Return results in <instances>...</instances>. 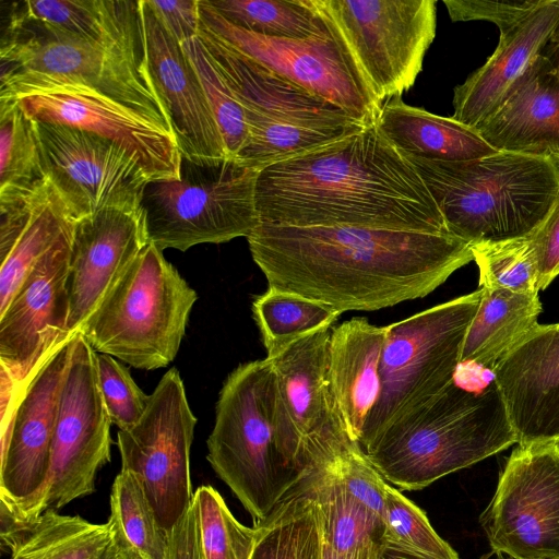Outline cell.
Wrapping results in <instances>:
<instances>
[{"mask_svg":"<svg viewBox=\"0 0 559 559\" xmlns=\"http://www.w3.org/2000/svg\"><path fill=\"white\" fill-rule=\"evenodd\" d=\"M247 241L269 287L340 313L423 298L474 260L472 246L448 233L260 222Z\"/></svg>","mask_w":559,"mask_h":559,"instance_id":"6da1fadb","label":"cell"},{"mask_svg":"<svg viewBox=\"0 0 559 559\" xmlns=\"http://www.w3.org/2000/svg\"><path fill=\"white\" fill-rule=\"evenodd\" d=\"M255 205L260 222L275 225L450 234L414 165L376 122L261 169Z\"/></svg>","mask_w":559,"mask_h":559,"instance_id":"7a4b0ae2","label":"cell"},{"mask_svg":"<svg viewBox=\"0 0 559 559\" xmlns=\"http://www.w3.org/2000/svg\"><path fill=\"white\" fill-rule=\"evenodd\" d=\"M0 58V102L49 85L83 84L173 132L146 67L140 13L136 21L105 38L86 39L29 20L10 5Z\"/></svg>","mask_w":559,"mask_h":559,"instance_id":"3957f363","label":"cell"},{"mask_svg":"<svg viewBox=\"0 0 559 559\" xmlns=\"http://www.w3.org/2000/svg\"><path fill=\"white\" fill-rule=\"evenodd\" d=\"M518 443L495 381L477 392L453 380L364 451L385 480L423 489Z\"/></svg>","mask_w":559,"mask_h":559,"instance_id":"277c9868","label":"cell"},{"mask_svg":"<svg viewBox=\"0 0 559 559\" xmlns=\"http://www.w3.org/2000/svg\"><path fill=\"white\" fill-rule=\"evenodd\" d=\"M406 157L448 231L471 246L533 234L559 197V165L546 157L510 152L459 162Z\"/></svg>","mask_w":559,"mask_h":559,"instance_id":"5b68a950","label":"cell"},{"mask_svg":"<svg viewBox=\"0 0 559 559\" xmlns=\"http://www.w3.org/2000/svg\"><path fill=\"white\" fill-rule=\"evenodd\" d=\"M270 359L239 365L226 378L216 403L206 459L253 523L263 521L304 479L282 451L272 420Z\"/></svg>","mask_w":559,"mask_h":559,"instance_id":"8992f818","label":"cell"},{"mask_svg":"<svg viewBox=\"0 0 559 559\" xmlns=\"http://www.w3.org/2000/svg\"><path fill=\"white\" fill-rule=\"evenodd\" d=\"M198 36L243 109L248 142L237 158L242 164L261 170L366 126L201 26Z\"/></svg>","mask_w":559,"mask_h":559,"instance_id":"52a82bcc","label":"cell"},{"mask_svg":"<svg viewBox=\"0 0 559 559\" xmlns=\"http://www.w3.org/2000/svg\"><path fill=\"white\" fill-rule=\"evenodd\" d=\"M197 299L148 242L79 331L98 354L136 369L164 368L177 356Z\"/></svg>","mask_w":559,"mask_h":559,"instance_id":"ba28073f","label":"cell"},{"mask_svg":"<svg viewBox=\"0 0 559 559\" xmlns=\"http://www.w3.org/2000/svg\"><path fill=\"white\" fill-rule=\"evenodd\" d=\"M258 169L237 158L192 160L182 156L179 179L152 180L141 209L148 242L162 251L248 237L260 224Z\"/></svg>","mask_w":559,"mask_h":559,"instance_id":"9c48e42d","label":"cell"},{"mask_svg":"<svg viewBox=\"0 0 559 559\" xmlns=\"http://www.w3.org/2000/svg\"><path fill=\"white\" fill-rule=\"evenodd\" d=\"M480 298L479 288L389 325L380 359V393L362 431V450L453 382Z\"/></svg>","mask_w":559,"mask_h":559,"instance_id":"30bf717a","label":"cell"},{"mask_svg":"<svg viewBox=\"0 0 559 559\" xmlns=\"http://www.w3.org/2000/svg\"><path fill=\"white\" fill-rule=\"evenodd\" d=\"M376 100L401 96L423 70L437 27L435 0H309Z\"/></svg>","mask_w":559,"mask_h":559,"instance_id":"8fae6325","label":"cell"},{"mask_svg":"<svg viewBox=\"0 0 559 559\" xmlns=\"http://www.w3.org/2000/svg\"><path fill=\"white\" fill-rule=\"evenodd\" d=\"M332 328L308 334L273 358L272 420L284 454L304 478L356 442L347 435L331 393ZM266 358V357H265Z\"/></svg>","mask_w":559,"mask_h":559,"instance_id":"7c38bea8","label":"cell"},{"mask_svg":"<svg viewBox=\"0 0 559 559\" xmlns=\"http://www.w3.org/2000/svg\"><path fill=\"white\" fill-rule=\"evenodd\" d=\"M110 425L97 353L78 331L61 386L48 478L34 502L16 515L33 519L93 493L97 473L110 462Z\"/></svg>","mask_w":559,"mask_h":559,"instance_id":"4fadbf2b","label":"cell"},{"mask_svg":"<svg viewBox=\"0 0 559 559\" xmlns=\"http://www.w3.org/2000/svg\"><path fill=\"white\" fill-rule=\"evenodd\" d=\"M195 424L183 381L174 367L150 394L140 420L117 433L121 469L139 479L167 536L193 501L190 449Z\"/></svg>","mask_w":559,"mask_h":559,"instance_id":"5bb4252c","label":"cell"},{"mask_svg":"<svg viewBox=\"0 0 559 559\" xmlns=\"http://www.w3.org/2000/svg\"><path fill=\"white\" fill-rule=\"evenodd\" d=\"M480 524L496 554L559 559V441L511 453Z\"/></svg>","mask_w":559,"mask_h":559,"instance_id":"9a60e30c","label":"cell"},{"mask_svg":"<svg viewBox=\"0 0 559 559\" xmlns=\"http://www.w3.org/2000/svg\"><path fill=\"white\" fill-rule=\"evenodd\" d=\"M199 5L200 26L233 49L333 104L360 123L377 121L381 105L348 52L330 33L308 39L265 37L230 24L206 0H199Z\"/></svg>","mask_w":559,"mask_h":559,"instance_id":"2e32d148","label":"cell"},{"mask_svg":"<svg viewBox=\"0 0 559 559\" xmlns=\"http://www.w3.org/2000/svg\"><path fill=\"white\" fill-rule=\"evenodd\" d=\"M33 121L46 177L76 221L105 210L142 211L151 180L129 152L92 132Z\"/></svg>","mask_w":559,"mask_h":559,"instance_id":"e0dca14e","label":"cell"},{"mask_svg":"<svg viewBox=\"0 0 559 559\" xmlns=\"http://www.w3.org/2000/svg\"><path fill=\"white\" fill-rule=\"evenodd\" d=\"M32 119L84 130L129 152L150 180L179 179L181 152L173 132L154 118L90 86L56 84L10 100Z\"/></svg>","mask_w":559,"mask_h":559,"instance_id":"ac0fdd59","label":"cell"},{"mask_svg":"<svg viewBox=\"0 0 559 559\" xmlns=\"http://www.w3.org/2000/svg\"><path fill=\"white\" fill-rule=\"evenodd\" d=\"M72 347L60 344L15 395L2 428L0 500L22 514L48 478L59 399Z\"/></svg>","mask_w":559,"mask_h":559,"instance_id":"d6986e66","label":"cell"},{"mask_svg":"<svg viewBox=\"0 0 559 559\" xmlns=\"http://www.w3.org/2000/svg\"><path fill=\"white\" fill-rule=\"evenodd\" d=\"M74 231V230H73ZM73 233L32 269L0 313V361L15 394L46 358L72 335L68 272Z\"/></svg>","mask_w":559,"mask_h":559,"instance_id":"ffe728a7","label":"cell"},{"mask_svg":"<svg viewBox=\"0 0 559 559\" xmlns=\"http://www.w3.org/2000/svg\"><path fill=\"white\" fill-rule=\"evenodd\" d=\"M139 13L146 67L181 155L192 160L227 157L203 85L182 44L147 0H139Z\"/></svg>","mask_w":559,"mask_h":559,"instance_id":"44dd1931","label":"cell"},{"mask_svg":"<svg viewBox=\"0 0 559 559\" xmlns=\"http://www.w3.org/2000/svg\"><path fill=\"white\" fill-rule=\"evenodd\" d=\"M148 245L143 212L105 210L76 221L69 260V335L78 332Z\"/></svg>","mask_w":559,"mask_h":559,"instance_id":"7402d4cb","label":"cell"},{"mask_svg":"<svg viewBox=\"0 0 559 559\" xmlns=\"http://www.w3.org/2000/svg\"><path fill=\"white\" fill-rule=\"evenodd\" d=\"M475 130L498 152L559 165V25L499 108Z\"/></svg>","mask_w":559,"mask_h":559,"instance_id":"603a6c76","label":"cell"},{"mask_svg":"<svg viewBox=\"0 0 559 559\" xmlns=\"http://www.w3.org/2000/svg\"><path fill=\"white\" fill-rule=\"evenodd\" d=\"M492 374L518 444L559 441V326L539 324Z\"/></svg>","mask_w":559,"mask_h":559,"instance_id":"cb8c5ba5","label":"cell"},{"mask_svg":"<svg viewBox=\"0 0 559 559\" xmlns=\"http://www.w3.org/2000/svg\"><path fill=\"white\" fill-rule=\"evenodd\" d=\"M558 25L559 0H542L518 24L500 33L493 53L454 88L452 118L476 129L490 117Z\"/></svg>","mask_w":559,"mask_h":559,"instance_id":"d4e9b609","label":"cell"},{"mask_svg":"<svg viewBox=\"0 0 559 559\" xmlns=\"http://www.w3.org/2000/svg\"><path fill=\"white\" fill-rule=\"evenodd\" d=\"M75 224L48 179L27 194L0 202V313L35 264Z\"/></svg>","mask_w":559,"mask_h":559,"instance_id":"484cf974","label":"cell"},{"mask_svg":"<svg viewBox=\"0 0 559 559\" xmlns=\"http://www.w3.org/2000/svg\"><path fill=\"white\" fill-rule=\"evenodd\" d=\"M389 325L353 318L332 328L329 382L349 438L360 442L369 414L380 393V359Z\"/></svg>","mask_w":559,"mask_h":559,"instance_id":"4316f807","label":"cell"},{"mask_svg":"<svg viewBox=\"0 0 559 559\" xmlns=\"http://www.w3.org/2000/svg\"><path fill=\"white\" fill-rule=\"evenodd\" d=\"M1 548L11 559H127L112 525L46 510L22 519L0 500Z\"/></svg>","mask_w":559,"mask_h":559,"instance_id":"83f0119b","label":"cell"},{"mask_svg":"<svg viewBox=\"0 0 559 559\" xmlns=\"http://www.w3.org/2000/svg\"><path fill=\"white\" fill-rule=\"evenodd\" d=\"M376 123L405 156L459 162L498 152L475 129L452 117H441L406 105L401 96L386 99L381 105Z\"/></svg>","mask_w":559,"mask_h":559,"instance_id":"f1b7e54d","label":"cell"},{"mask_svg":"<svg viewBox=\"0 0 559 559\" xmlns=\"http://www.w3.org/2000/svg\"><path fill=\"white\" fill-rule=\"evenodd\" d=\"M480 304L467 330L461 364L492 372L539 325L538 293L479 287Z\"/></svg>","mask_w":559,"mask_h":559,"instance_id":"f546056e","label":"cell"},{"mask_svg":"<svg viewBox=\"0 0 559 559\" xmlns=\"http://www.w3.org/2000/svg\"><path fill=\"white\" fill-rule=\"evenodd\" d=\"M253 526L250 559H323L320 508L302 480Z\"/></svg>","mask_w":559,"mask_h":559,"instance_id":"4dcf8cb0","label":"cell"},{"mask_svg":"<svg viewBox=\"0 0 559 559\" xmlns=\"http://www.w3.org/2000/svg\"><path fill=\"white\" fill-rule=\"evenodd\" d=\"M266 358H273L299 338L333 328L340 312L324 302L269 287L252 302Z\"/></svg>","mask_w":559,"mask_h":559,"instance_id":"1f68e13d","label":"cell"},{"mask_svg":"<svg viewBox=\"0 0 559 559\" xmlns=\"http://www.w3.org/2000/svg\"><path fill=\"white\" fill-rule=\"evenodd\" d=\"M127 559H168V536L162 531L139 479L120 471L110 491V515Z\"/></svg>","mask_w":559,"mask_h":559,"instance_id":"d6a6232c","label":"cell"},{"mask_svg":"<svg viewBox=\"0 0 559 559\" xmlns=\"http://www.w3.org/2000/svg\"><path fill=\"white\" fill-rule=\"evenodd\" d=\"M230 24L272 38L308 39L329 34L309 0H206Z\"/></svg>","mask_w":559,"mask_h":559,"instance_id":"836d02e7","label":"cell"},{"mask_svg":"<svg viewBox=\"0 0 559 559\" xmlns=\"http://www.w3.org/2000/svg\"><path fill=\"white\" fill-rule=\"evenodd\" d=\"M46 180L34 121L14 102L0 103V202Z\"/></svg>","mask_w":559,"mask_h":559,"instance_id":"e575fe53","label":"cell"},{"mask_svg":"<svg viewBox=\"0 0 559 559\" xmlns=\"http://www.w3.org/2000/svg\"><path fill=\"white\" fill-rule=\"evenodd\" d=\"M480 287L538 293V265L533 234L504 241L472 245Z\"/></svg>","mask_w":559,"mask_h":559,"instance_id":"d590c367","label":"cell"},{"mask_svg":"<svg viewBox=\"0 0 559 559\" xmlns=\"http://www.w3.org/2000/svg\"><path fill=\"white\" fill-rule=\"evenodd\" d=\"M203 559H250L255 527L241 524L221 493L212 486H200L193 495Z\"/></svg>","mask_w":559,"mask_h":559,"instance_id":"8d00e7d4","label":"cell"},{"mask_svg":"<svg viewBox=\"0 0 559 559\" xmlns=\"http://www.w3.org/2000/svg\"><path fill=\"white\" fill-rule=\"evenodd\" d=\"M182 47L201 80L226 155L238 158L248 142L243 109L199 36L185 41Z\"/></svg>","mask_w":559,"mask_h":559,"instance_id":"74e56055","label":"cell"},{"mask_svg":"<svg viewBox=\"0 0 559 559\" xmlns=\"http://www.w3.org/2000/svg\"><path fill=\"white\" fill-rule=\"evenodd\" d=\"M382 520L386 545L433 559H459L456 551L433 530L426 513L391 485L386 487Z\"/></svg>","mask_w":559,"mask_h":559,"instance_id":"f35d334b","label":"cell"},{"mask_svg":"<svg viewBox=\"0 0 559 559\" xmlns=\"http://www.w3.org/2000/svg\"><path fill=\"white\" fill-rule=\"evenodd\" d=\"M97 371L111 424L119 430L131 428L144 414L150 395L136 385L129 370L110 355L97 353Z\"/></svg>","mask_w":559,"mask_h":559,"instance_id":"ab89813d","label":"cell"},{"mask_svg":"<svg viewBox=\"0 0 559 559\" xmlns=\"http://www.w3.org/2000/svg\"><path fill=\"white\" fill-rule=\"evenodd\" d=\"M540 1L443 0V3L453 22L488 21L502 33L523 20Z\"/></svg>","mask_w":559,"mask_h":559,"instance_id":"60d3db41","label":"cell"},{"mask_svg":"<svg viewBox=\"0 0 559 559\" xmlns=\"http://www.w3.org/2000/svg\"><path fill=\"white\" fill-rule=\"evenodd\" d=\"M537 265L538 289L546 288L559 275V197L548 216L533 233Z\"/></svg>","mask_w":559,"mask_h":559,"instance_id":"b9f144b4","label":"cell"},{"mask_svg":"<svg viewBox=\"0 0 559 559\" xmlns=\"http://www.w3.org/2000/svg\"><path fill=\"white\" fill-rule=\"evenodd\" d=\"M160 22L183 44L200 32L199 0H147Z\"/></svg>","mask_w":559,"mask_h":559,"instance_id":"7bdbcfd3","label":"cell"},{"mask_svg":"<svg viewBox=\"0 0 559 559\" xmlns=\"http://www.w3.org/2000/svg\"><path fill=\"white\" fill-rule=\"evenodd\" d=\"M168 559H203L199 515L194 500L168 535Z\"/></svg>","mask_w":559,"mask_h":559,"instance_id":"ee69618b","label":"cell"},{"mask_svg":"<svg viewBox=\"0 0 559 559\" xmlns=\"http://www.w3.org/2000/svg\"><path fill=\"white\" fill-rule=\"evenodd\" d=\"M380 559H433L401 547L386 545L384 546Z\"/></svg>","mask_w":559,"mask_h":559,"instance_id":"f6af8a7d","label":"cell"},{"mask_svg":"<svg viewBox=\"0 0 559 559\" xmlns=\"http://www.w3.org/2000/svg\"><path fill=\"white\" fill-rule=\"evenodd\" d=\"M557 325L559 326V323Z\"/></svg>","mask_w":559,"mask_h":559,"instance_id":"bcb514c9","label":"cell"}]
</instances>
